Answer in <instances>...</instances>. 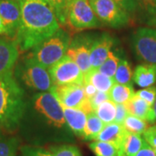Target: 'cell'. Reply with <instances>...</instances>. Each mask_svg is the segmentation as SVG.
<instances>
[{"label": "cell", "instance_id": "1", "mask_svg": "<svg viewBox=\"0 0 156 156\" xmlns=\"http://www.w3.org/2000/svg\"><path fill=\"white\" fill-rule=\"evenodd\" d=\"M21 22L14 40L28 51L61 28L56 12L46 0H22Z\"/></svg>", "mask_w": 156, "mask_h": 156}, {"label": "cell", "instance_id": "2", "mask_svg": "<svg viewBox=\"0 0 156 156\" xmlns=\"http://www.w3.org/2000/svg\"><path fill=\"white\" fill-rule=\"evenodd\" d=\"M24 91L13 72L0 76V128L7 133L17 130L25 110Z\"/></svg>", "mask_w": 156, "mask_h": 156}, {"label": "cell", "instance_id": "3", "mask_svg": "<svg viewBox=\"0 0 156 156\" xmlns=\"http://www.w3.org/2000/svg\"><path fill=\"white\" fill-rule=\"evenodd\" d=\"M69 34L62 28L32 48L26 56L46 69H50L66 55L71 42Z\"/></svg>", "mask_w": 156, "mask_h": 156}, {"label": "cell", "instance_id": "4", "mask_svg": "<svg viewBox=\"0 0 156 156\" xmlns=\"http://www.w3.org/2000/svg\"><path fill=\"white\" fill-rule=\"evenodd\" d=\"M32 104L34 109L52 129L64 133L69 130L61 103L51 91L38 92L34 95Z\"/></svg>", "mask_w": 156, "mask_h": 156}, {"label": "cell", "instance_id": "5", "mask_svg": "<svg viewBox=\"0 0 156 156\" xmlns=\"http://www.w3.org/2000/svg\"><path fill=\"white\" fill-rule=\"evenodd\" d=\"M18 76L24 85L32 90L46 92L51 91L54 87L49 69L27 56L19 65Z\"/></svg>", "mask_w": 156, "mask_h": 156}, {"label": "cell", "instance_id": "6", "mask_svg": "<svg viewBox=\"0 0 156 156\" xmlns=\"http://www.w3.org/2000/svg\"><path fill=\"white\" fill-rule=\"evenodd\" d=\"M66 25L76 30L99 28L101 23L97 18L89 0H69L67 8Z\"/></svg>", "mask_w": 156, "mask_h": 156}, {"label": "cell", "instance_id": "7", "mask_svg": "<svg viewBox=\"0 0 156 156\" xmlns=\"http://www.w3.org/2000/svg\"><path fill=\"white\" fill-rule=\"evenodd\" d=\"M97 18L101 24L119 29L127 26L131 20V14L114 0H89Z\"/></svg>", "mask_w": 156, "mask_h": 156}, {"label": "cell", "instance_id": "8", "mask_svg": "<svg viewBox=\"0 0 156 156\" xmlns=\"http://www.w3.org/2000/svg\"><path fill=\"white\" fill-rule=\"evenodd\" d=\"M131 45L136 56L143 64L156 66V29L140 27L131 37Z\"/></svg>", "mask_w": 156, "mask_h": 156}, {"label": "cell", "instance_id": "9", "mask_svg": "<svg viewBox=\"0 0 156 156\" xmlns=\"http://www.w3.org/2000/svg\"><path fill=\"white\" fill-rule=\"evenodd\" d=\"M51 92L62 106L81 109L88 115L94 112L90 100L85 95L83 83L54 86Z\"/></svg>", "mask_w": 156, "mask_h": 156}, {"label": "cell", "instance_id": "10", "mask_svg": "<svg viewBox=\"0 0 156 156\" xmlns=\"http://www.w3.org/2000/svg\"><path fill=\"white\" fill-rule=\"evenodd\" d=\"M54 86L68 84H83L84 74L77 64L67 55L49 69Z\"/></svg>", "mask_w": 156, "mask_h": 156}, {"label": "cell", "instance_id": "11", "mask_svg": "<svg viewBox=\"0 0 156 156\" xmlns=\"http://www.w3.org/2000/svg\"><path fill=\"white\" fill-rule=\"evenodd\" d=\"M93 39L88 36H78L71 40L66 55L77 64L84 75L91 69L90 49Z\"/></svg>", "mask_w": 156, "mask_h": 156}, {"label": "cell", "instance_id": "12", "mask_svg": "<svg viewBox=\"0 0 156 156\" xmlns=\"http://www.w3.org/2000/svg\"><path fill=\"white\" fill-rule=\"evenodd\" d=\"M0 16L6 29V37L15 38L21 22V5L15 0H0Z\"/></svg>", "mask_w": 156, "mask_h": 156}, {"label": "cell", "instance_id": "13", "mask_svg": "<svg viewBox=\"0 0 156 156\" xmlns=\"http://www.w3.org/2000/svg\"><path fill=\"white\" fill-rule=\"evenodd\" d=\"M115 45V40L110 35L104 33L93 39L90 49L91 69H98L107 59Z\"/></svg>", "mask_w": 156, "mask_h": 156}, {"label": "cell", "instance_id": "14", "mask_svg": "<svg viewBox=\"0 0 156 156\" xmlns=\"http://www.w3.org/2000/svg\"><path fill=\"white\" fill-rule=\"evenodd\" d=\"M19 52L14 39L0 38V76L13 71Z\"/></svg>", "mask_w": 156, "mask_h": 156}, {"label": "cell", "instance_id": "15", "mask_svg": "<svg viewBox=\"0 0 156 156\" xmlns=\"http://www.w3.org/2000/svg\"><path fill=\"white\" fill-rule=\"evenodd\" d=\"M126 134L127 130L122 125L116 122H111L105 124L95 140L112 143L118 148V156H125L123 153V142Z\"/></svg>", "mask_w": 156, "mask_h": 156}, {"label": "cell", "instance_id": "16", "mask_svg": "<svg viewBox=\"0 0 156 156\" xmlns=\"http://www.w3.org/2000/svg\"><path fill=\"white\" fill-rule=\"evenodd\" d=\"M125 106L128 109L129 115L139 117L142 120H145L148 123H155L156 118L153 106L149 105L146 101L134 95Z\"/></svg>", "mask_w": 156, "mask_h": 156}, {"label": "cell", "instance_id": "17", "mask_svg": "<svg viewBox=\"0 0 156 156\" xmlns=\"http://www.w3.org/2000/svg\"><path fill=\"white\" fill-rule=\"evenodd\" d=\"M62 107L63 109L65 121L69 130L76 136L83 138L86 122H87L88 114L78 108H68L62 105Z\"/></svg>", "mask_w": 156, "mask_h": 156}, {"label": "cell", "instance_id": "18", "mask_svg": "<svg viewBox=\"0 0 156 156\" xmlns=\"http://www.w3.org/2000/svg\"><path fill=\"white\" fill-rule=\"evenodd\" d=\"M133 81L142 89L154 86L156 83V66L143 63L137 65L133 73Z\"/></svg>", "mask_w": 156, "mask_h": 156}, {"label": "cell", "instance_id": "19", "mask_svg": "<svg viewBox=\"0 0 156 156\" xmlns=\"http://www.w3.org/2000/svg\"><path fill=\"white\" fill-rule=\"evenodd\" d=\"M83 83H91L98 91L106 93H109L115 84L113 78L101 73L98 69H90L87 74H85Z\"/></svg>", "mask_w": 156, "mask_h": 156}, {"label": "cell", "instance_id": "20", "mask_svg": "<svg viewBox=\"0 0 156 156\" xmlns=\"http://www.w3.org/2000/svg\"><path fill=\"white\" fill-rule=\"evenodd\" d=\"M109 99L115 104H125L134 95L133 85L115 83L110 89Z\"/></svg>", "mask_w": 156, "mask_h": 156}, {"label": "cell", "instance_id": "21", "mask_svg": "<svg viewBox=\"0 0 156 156\" xmlns=\"http://www.w3.org/2000/svg\"><path fill=\"white\" fill-rule=\"evenodd\" d=\"M105 126L104 122L101 120L95 111L91 112L88 115L87 122L85 126L83 134V140H95L96 136L100 134L103 127Z\"/></svg>", "mask_w": 156, "mask_h": 156}, {"label": "cell", "instance_id": "22", "mask_svg": "<svg viewBox=\"0 0 156 156\" xmlns=\"http://www.w3.org/2000/svg\"><path fill=\"white\" fill-rule=\"evenodd\" d=\"M144 138L141 134H137L127 131L123 142V153L125 156H135L140 150L144 143Z\"/></svg>", "mask_w": 156, "mask_h": 156}, {"label": "cell", "instance_id": "23", "mask_svg": "<svg viewBox=\"0 0 156 156\" xmlns=\"http://www.w3.org/2000/svg\"><path fill=\"white\" fill-rule=\"evenodd\" d=\"M139 10L141 11L144 21L149 26H156V0H136Z\"/></svg>", "mask_w": 156, "mask_h": 156}, {"label": "cell", "instance_id": "24", "mask_svg": "<svg viewBox=\"0 0 156 156\" xmlns=\"http://www.w3.org/2000/svg\"><path fill=\"white\" fill-rule=\"evenodd\" d=\"M114 83L118 84L132 85L133 81V72L130 64L127 60L122 59L118 65L116 71L113 77Z\"/></svg>", "mask_w": 156, "mask_h": 156}, {"label": "cell", "instance_id": "25", "mask_svg": "<svg viewBox=\"0 0 156 156\" xmlns=\"http://www.w3.org/2000/svg\"><path fill=\"white\" fill-rule=\"evenodd\" d=\"M116 111V104L111 100H107L102 102L95 109L97 116L104 122V124L114 122Z\"/></svg>", "mask_w": 156, "mask_h": 156}, {"label": "cell", "instance_id": "26", "mask_svg": "<svg viewBox=\"0 0 156 156\" xmlns=\"http://www.w3.org/2000/svg\"><path fill=\"white\" fill-rule=\"evenodd\" d=\"M124 128L131 133L137 134H143L144 132L149 128L148 122L139 117L128 115L123 122Z\"/></svg>", "mask_w": 156, "mask_h": 156}, {"label": "cell", "instance_id": "27", "mask_svg": "<svg viewBox=\"0 0 156 156\" xmlns=\"http://www.w3.org/2000/svg\"><path fill=\"white\" fill-rule=\"evenodd\" d=\"M89 147L95 156H118V148L109 142L94 140Z\"/></svg>", "mask_w": 156, "mask_h": 156}, {"label": "cell", "instance_id": "28", "mask_svg": "<svg viewBox=\"0 0 156 156\" xmlns=\"http://www.w3.org/2000/svg\"><path fill=\"white\" fill-rule=\"evenodd\" d=\"M121 60H122L121 57L119 56V55L117 54L116 52L111 50L109 52L106 60L101 65V67L98 69V70L101 73L108 76L113 78Z\"/></svg>", "mask_w": 156, "mask_h": 156}, {"label": "cell", "instance_id": "29", "mask_svg": "<svg viewBox=\"0 0 156 156\" xmlns=\"http://www.w3.org/2000/svg\"><path fill=\"white\" fill-rule=\"evenodd\" d=\"M19 145L18 139L16 137L0 136V156H17Z\"/></svg>", "mask_w": 156, "mask_h": 156}, {"label": "cell", "instance_id": "30", "mask_svg": "<svg viewBox=\"0 0 156 156\" xmlns=\"http://www.w3.org/2000/svg\"><path fill=\"white\" fill-rule=\"evenodd\" d=\"M52 156H82L77 147L70 144L51 146L49 149Z\"/></svg>", "mask_w": 156, "mask_h": 156}, {"label": "cell", "instance_id": "31", "mask_svg": "<svg viewBox=\"0 0 156 156\" xmlns=\"http://www.w3.org/2000/svg\"><path fill=\"white\" fill-rule=\"evenodd\" d=\"M56 12L57 19L62 25H66L67 8L69 0H46Z\"/></svg>", "mask_w": 156, "mask_h": 156}, {"label": "cell", "instance_id": "32", "mask_svg": "<svg viewBox=\"0 0 156 156\" xmlns=\"http://www.w3.org/2000/svg\"><path fill=\"white\" fill-rule=\"evenodd\" d=\"M22 156H52L48 149L35 146H23L20 148Z\"/></svg>", "mask_w": 156, "mask_h": 156}, {"label": "cell", "instance_id": "33", "mask_svg": "<svg viewBox=\"0 0 156 156\" xmlns=\"http://www.w3.org/2000/svg\"><path fill=\"white\" fill-rule=\"evenodd\" d=\"M134 95L146 101L149 105L153 106L156 97V86H151L148 88H144L134 92Z\"/></svg>", "mask_w": 156, "mask_h": 156}, {"label": "cell", "instance_id": "34", "mask_svg": "<svg viewBox=\"0 0 156 156\" xmlns=\"http://www.w3.org/2000/svg\"><path fill=\"white\" fill-rule=\"evenodd\" d=\"M146 141L150 145L156 155V125L150 126L142 134Z\"/></svg>", "mask_w": 156, "mask_h": 156}, {"label": "cell", "instance_id": "35", "mask_svg": "<svg viewBox=\"0 0 156 156\" xmlns=\"http://www.w3.org/2000/svg\"><path fill=\"white\" fill-rule=\"evenodd\" d=\"M128 115L129 114L125 104H116V111H115V117L114 122H116L123 126V122Z\"/></svg>", "mask_w": 156, "mask_h": 156}, {"label": "cell", "instance_id": "36", "mask_svg": "<svg viewBox=\"0 0 156 156\" xmlns=\"http://www.w3.org/2000/svg\"><path fill=\"white\" fill-rule=\"evenodd\" d=\"M107 100H110L108 93L102 92V91H97V93L90 99V102H91L92 107L94 108V111L100 104H101L102 102H104Z\"/></svg>", "mask_w": 156, "mask_h": 156}, {"label": "cell", "instance_id": "37", "mask_svg": "<svg viewBox=\"0 0 156 156\" xmlns=\"http://www.w3.org/2000/svg\"><path fill=\"white\" fill-rule=\"evenodd\" d=\"M114 1H115L122 7H124L131 15L134 14L139 10L138 4H137L136 0H114Z\"/></svg>", "mask_w": 156, "mask_h": 156}, {"label": "cell", "instance_id": "38", "mask_svg": "<svg viewBox=\"0 0 156 156\" xmlns=\"http://www.w3.org/2000/svg\"><path fill=\"white\" fill-rule=\"evenodd\" d=\"M135 156H156L153 150V148L151 147L150 145L144 140V143L141 147L140 150L137 153V154Z\"/></svg>", "mask_w": 156, "mask_h": 156}, {"label": "cell", "instance_id": "39", "mask_svg": "<svg viewBox=\"0 0 156 156\" xmlns=\"http://www.w3.org/2000/svg\"><path fill=\"white\" fill-rule=\"evenodd\" d=\"M84 91H85V95L87 96V98H89V100L97 93V89H95V86L92 85L89 83H83Z\"/></svg>", "mask_w": 156, "mask_h": 156}, {"label": "cell", "instance_id": "40", "mask_svg": "<svg viewBox=\"0 0 156 156\" xmlns=\"http://www.w3.org/2000/svg\"><path fill=\"white\" fill-rule=\"evenodd\" d=\"M0 35H5V36L7 35L6 29L5 27V25H4V23H3V20L1 18V16H0Z\"/></svg>", "mask_w": 156, "mask_h": 156}, {"label": "cell", "instance_id": "41", "mask_svg": "<svg viewBox=\"0 0 156 156\" xmlns=\"http://www.w3.org/2000/svg\"><path fill=\"white\" fill-rule=\"evenodd\" d=\"M153 108H154V115H155V118H156V97H155V101H154V103L153 105Z\"/></svg>", "mask_w": 156, "mask_h": 156}, {"label": "cell", "instance_id": "42", "mask_svg": "<svg viewBox=\"0 0 156 156\" xmlns=\"http://www.w3.org/2000/svg\"><path fill=\"white\" fill-rule=\"evenodd\" d=\"M15 1H17V2H19V3H21V1H22V0H15Z\"/></svg>", "mask_w": 156, "mask_h": 156}, {"label": "cell", "instance_id": "43", "mask_svg": "<svg viewBox=\"0 0 156 156\" xmlns=\"http://www.w3.org/2000/svg\"><path fill=\"white\" fill-rule=\"evenodd\" d=\"M2 135V130H1V128H0V136Z\"/></svg>", "mask_w": 156, "mask_h": 156}, {"label": "cell", "instance_id": "44", "mask_svg": "<svg viewBox=\"0 0 156 156\" xmlns=\"http://www.w3.org/2000/svg\"><path fill=\"white\" fill-rule=\"evenodd\" d=\"M154 28H155V29H156V26H155V27H154Z\"/></svg>", "mask_w": 156, "mask_h": 156}]
</instances>
